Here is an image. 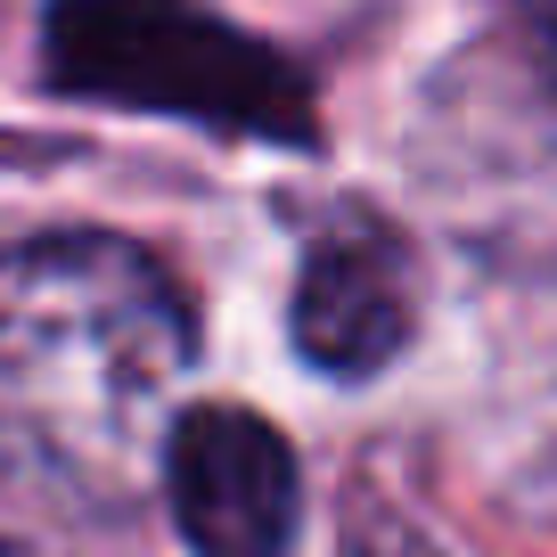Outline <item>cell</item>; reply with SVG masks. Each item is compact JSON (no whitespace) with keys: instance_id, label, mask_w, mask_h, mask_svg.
<instances>
[{"instance_id":"2","label":"cell","mask_w":557,"mask_h":557,"mask_svg":"<svg viewBox=\"0 0 557 557\" xmlns=\"http://www.w3.org/2000/svg\"><path fill=\"white\" fill-rule=\"evenodd\" d=\"M157 492L197 557H296L304 541L296 451L246 401H181Z\"/></svg>"},{"instance_id":"5","label":"cell","mask_w":557,"mask_h":557,"mask_svg":"<svg viewBox=\"0 0 557 557\" xmlns=\"http://www.w3.org/2000/svg\"><path fill=\"white\" fill-rule=\"evenodd\" d=\"M533 58H541V74H549V90H557V0H533Z\"/></svg>"},{"instance_id":"3","label":"cell","mask_w":557,"mask_h":557,"mask_svg":"<svg viewBox=\"0 0 557 557\" xmlns=\"http://www.w3.org/2000/svg\"><path fill=\"white\" fill-rule=\"evenodd\" d=\"M296 352L329 377H377L418 329V262L377 213L336 206L296 262Z\"/></svg>"},{"instance_id":"4","label":"cell","mask_w":557,"mask_h":557,"mask_svg":"<svg viewBox=\"0 0 557 557\" xmlns=\"http://www.w3.org/2000/svg\"><path fill=\"white\" fill-rule=\"evenodd\" d=\"M320 557H443V549L418 533L394 500H377V492L361 484V492L336 500V524H329V541H320Z\"/></svg>"},{"instance_id":"6","label":"cell","mask_w":557,"mask_h":557,"mask_svg":"<svg viewBox=\"0 0 557 557\" xmlns=\"http://www.w3.org/2000/svg\"><path fill=\"white\" fill-rule=\"evenodd\" d=\"M0 557H58V549H41V541L17 533V524H0Z\"/></svg>"},{"instance_id":"1","label":"cell","mask_w":557,"mask_h":557,"mask_svg":"<svg viewBox=\"0 0 557 557\" xmlns=\"http://www.w3.org/2000/svg\"><path fill=\"white\" fill-rule=\"evenodd\" d=\"M197 320L181 278L115 230L0 246V459L83 517L164 484Z\"/></svg>"}]
</instances>
